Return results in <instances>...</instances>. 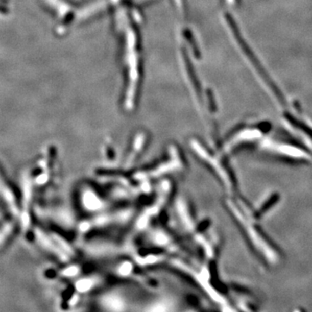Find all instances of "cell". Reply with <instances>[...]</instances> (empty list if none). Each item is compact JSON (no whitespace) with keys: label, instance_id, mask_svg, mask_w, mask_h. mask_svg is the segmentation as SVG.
Wrapping results in <instances>:
<instances>
[{"label":"cell","instance_id":"cell-3","mask_svg":"<svg viewBox=\"0 0 312 312\" xmlns=\"http://www.w3.org/2000/svg\"><path fill=\"white\" fill-rule=\"evenodd\" d=\"M15 231V225L12 221L6 222L1 228H0V247L6 243V241L12 237Z\"/></svg>","mask_w":312,"mask_h":312},{"label":"cell","instance_id":"cell-1","mask_svg":"<svg viewBox=\"0 0 312 312\" xmlns=\"http://www.w3.org/2000/svg\"><path fill=\"white\" fill-rule=\"evenodd\" d=\"M22 201H21L20 216L22 228L26 233H29L32 228V195H33V181L30 175H23L22 181Z\"/></svg>","mask_w":312,"mask_h":312},{"label":"cell","instance_id":"cell-2","mask_svg":"<svg viewBox=\"0 0 312 312\" xmlns=\"http://www.w3.org/2000/svg\"><path fill=\"white\" fill-rule=\"evenodd\" d=\"M0 199L8 207L9 211L14 216L20 214V206L16 193L6 180V176L0 171Z\"/></svg>","mask_w":312,"mask_h":312}]
</instances>
